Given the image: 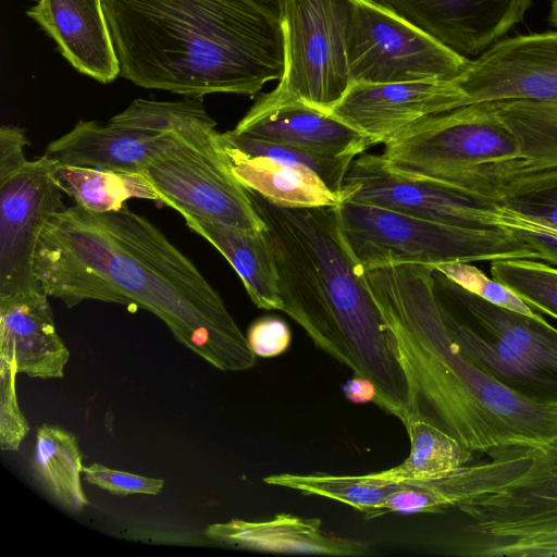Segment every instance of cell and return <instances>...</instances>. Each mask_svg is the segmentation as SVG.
<instances>
[{
  "label": "cell",
  "instance_id": "cell-37",
  "mask_svg": "<svg viewBox=\"0 0 557 557\" xmlns=\"http://www.w3.org/2000/svg\"><path fill=\"white\" fill-rule=\"evenodd\" d=\"M502 213L504 230L529 245L539 253L540 260L557 265V228L504 210Z\"/></svg>",
  "mask_w": 557,
  "mask_h": 557
},
{
  "label": "cell",
  "instance_id": "cell-38",
  "mask_svg": "<svg viewBox=\"0 0 557 557\" xmlns=\"http://www.w3.org/2000/svg\"><path fill=\"white\" fill-rule=\"evenodd\" d=\"M246 338L256 357L273 358L289 348L292 331L284 320L267 315L250 324Z\"/></svg>",
  "mask_w": 557,
  "mask_h": 557
},
{
  "label": "cell",
  "instance_id": "cell-3",
  "mask_svg": "<svg viewBox=\"0 0 557 557\" xmlns=\"http://www.w3.org/2000/svg\"><path fill=\"white\" fill-rule=\"evenodd\" d=\"M364 273L416 384L421 418L490 458L557 453V406L517 395L459 352L440 311L432 268L406 264Z\"/></svg>",
  "mask_w": 557,
  "mask_h": 557
},
{
  "label": "cell",
  "instance_id": "cell-15",
  "mask_svg": "<svg viewBox=\"0 0 557 557\" xmlns=\"http://www.w3.org/2000/svg\"><path fill=\"white\" fill-rule=\"evenodd\" d=\"M457 507L471 521L462 528L455 555L487 541L557 531V453L524 480Z\"/></svg>",
  "mask_w": 557,
  "mask_h": 557
},
{
  "label": "cell",
  "instance_id": "cell-27",
  "mask_svg": "<svg viewBox=\"0 0 557 557\" xmlns=\"http://www.w3.org/2000/svg\"><path fill=\"white\" fill-rule=\"evenodd\" d=\"M109 124L174 134L201 149H214L216 122L207 113L202 97L176 101L135 99Z\"/></svg>",
  "mask_w": 557,
  "mask_h": 557
},
{
  "label": "cell",
  "instance_id": "cell-2",
  "mask_svg": "<svg viewBox=\"0 0 557 557\" xmlns=\"http://www.w3.org/2000/svg\"><path fill=\"white\" fill-rule=\"evenodd\" d=\"M248 191L265 223L282 311L318 348L371 381L382 410L405 428L421 418L416 384L342 232L337 206L282 208Z\"/></svg>",
  "mask_w": 557,
  "mask_h": 557
},
{
  "label": "cell",
  "instance_id": "cell-17",
  "mask_svg": "<svg viewBox=\"0 0 557 557\" xmlns=\"http://www.w3.org/2000/svg\"><path fill=\"white\" fill-rule=\"evenodd\" d=\"M331 158H351L372 147L362 134L302 101L260 97L233 129Z\"/></svg>",
  "mask_w": 557,
  "mask_h": 557
},
{
  "label": "cell",
  "instance_id": "cell-24",
  "mask_svg": "<svg viewBox=\"0 0 557 557\" xmlns=\"http://www.w3.org/2000/svg\"><path fill=\"white\" fill-rule=\"evenodd\" d=\"M215 141L234 177L246 188L282 208L336 207L342 198L317 174L249 156L224 140Z\"/></svg>",
  "mask_w": 557,
  "mask_h": 557
},
{
  "label": "cell",
  "instance_id": "cell-5",
  "mask_svg": "<svg viewBox=\"0 0 557 557\" xmlns=\"http://www.w3.org/2000/svg\"><path fill=\"white\" fill-rule=\"evenodd\" d=\"M433 276L444 324L459 352L517 395L557 406V327L541 315L494 305L435 269Z\"/></svg>",
  "mask_w": 557,
  "mask_h": 557
},
{
  "label": "cell",
  "instance_id": "cell-12",
  "mask_svg": "<svg viewBox=\"0 0 557 557\" xmlns=\"http://www.w3.org/2000/svg\"><path fill=\"white\" fill-rule=\"evenodd\" d=\"M47 156L0 180V296L42 289L35 275L39 236L63 210V190Z\"/></svg>",
  "mask_w": 557,
  "mask_h": 557
},
{
  "label": "cell",
  "instance_id": "cell-41",
  "mask_svg": "<svg viewBox=\"0 0 557 557\" xmlns=\"http://www.w3.org/2000/svg\"><path fill=\"white\" fill-rule=\"evenodd\" d=\"M275 17H280L281 2L282 0H251Z\"/></svg>",
  "mask_w": 557,
  "mask_h": 557
},
{
  "label": "cell",
  "instance_id": "cell-28",
  "mask_svg": "<svg viewBox=\"0 0 557 557\" xmlns=\"http://www.w3.org/2000/svg\"><path fill=\"white\" fill-rule=\"evenodd\" d=\"M54 176L63 193L76 206L95 212L117 211L131 198L159 201L143 173L63 165L55 162Z\"/></svg>",
  "mask_w": 557,
  "mask_h": 557
},
{
  "label": "cell",
  "instance_id": "cell-34",
  "mask_svg": "<svg viewBox=\"0 0 557 557\" xmlns=\"http://www.w3.org/2000/svg\"><path fill=\"white\" fill-rule=\"evenodd\" d=\"M15 360L0 358V447L16 451L29 432L28 422L22 412L16 395Z\"/></svg>",
  "mask_w": 557,
  "mask_h": 557
},
{
  "label": "cell",
  "instance_id": "cell-20",
  "mask_svg": "<svg viewBox=\"0 0 557 557\" xmlns=\"http://www.w3.org/2000/svg\"><path fill=\"white\" fill-rule=\"evenodd\" d=\"M26 13L79 73L102 84L120 75L102 0H38Z\"/></svg>",
  "mask_w": 557,
  "mask_h": 557
},
{
  "label": "cell",
  "instance_id": "cell-14",
  "mask_svg": "<svg viewBox=\"0 0 557 557\" xmlns=\"http://www.w3.org/2000/svg\"><path fill=\"white\" fill-rule=\"evenodd\" d=\"M463 106L455 78L354 84L329 114L367 137L386 144L417 122Z\"/></svg>",
  "mask_w": 557,
  "mask_h": 557
},
{
  "label": "cell",
  "instance_id": "cell-39",
  "mask_svg": "<svg viewBox=\"0 0 557 557\" xmlns=\"http://www.w3.org/2000/svg\"><path fill=\"white\" fill-rule=\"evenodd\" d=\"M28 140L23 128L0 127V180L20 170L28 160L25 148Z\"/></svg>",
  "mask_w": 557,
  "mask_h": 557
},
{
  "label": "cell",
  "instance_id": "cell-25",
  "mask_svg": "<svg viewBox=\"0 0 557 557\" xmlns=\"http://www.w3.org/2000/svg\"><path fill=\"white\" fill-rule=\"evenodd\" d=\"M180 214L194 233L224 256L258 308L282 311L276 268L264 231L249 232L208 222L186 212Z\"/></svg>",
  "mask_w": 557,
  "mask_h": 557
},
{
  "label": "cell",
  "instance_id": "cell-33",
  "mask_svg": "<svg viewBox=\"0 0 557 557\" xmlns=\"http://www.w3.org/2000/svg\"><path fill=\"white\" fill-rule=\"evenodd\" d=\"M436 271L462 288L499 307L529 317H540L524 300L510 288L487 277L476 267L468 262H453L434 267Z\"/></svg>",
  "mask_w": 557,
  "mask_h": 557
},
{
  "label": "cell",
  "instance_id": "cell-16",
  "mask_svg": "<svg viewBox=\"0 0 557 557\" xmlns=\"http://www.w3.org/2000/svg\"><path fill=\"white\" fill-rule=\"evenodd\" d=\"M467 57L483 53L521 22L532 0H379Z\"/></svg>",
  "mask_w": 557,
  "mask_h": 557
},
{
  "label": "cell",
  "instance_id": "cell-4",
  "mask_svg": "<svg viewBox=\"0 0 557 557\" xmlns=\"http://www.w3.org/2000/svg\"><path fill=\"white\" fill-rule=\"evenodd\" d=\"M120 65L133 84L185 97L253 96L280 81L277 17L251 0H102Z\"/></svg>",
  "mask_w": 557,
  "mask_h": 557
},
{
  "label": "cell",
  "instance_id": "cell-35",
  "mask_svg": "<svg viewBox=\"0 0 557 557\" xmlns=\"http://www.w3.org/2000/svg\"><path fill=\"white\" fill-rule=\"evenodd\" d=\"M461 556L557 557V531L483 542L468 548Z\"/></svg>",
  "mask_w": 557,
  "mask_h": 557
},
{
  "label": "cell",
  "instance_id": "cell-26",
  "mask_svg": "<svg viewBox=\"0 0 557 557\" xmlns=\"http://www.w3.org/2000/svg\"><path fill=\"white\" fill-rule=\"evenodd\" d=\"M32 466L37 480L62 508L78 513L89 505L81 481L83 454L73 433L59 425H40Z\"/></svg>",
  "mask_w": 557,
  "mask_h": 557
},
{
  "label": "cell",
  "instance_id": "cell-21",
  "mask_svg": "<svg viewBox=\"0 0 557 557\" xmlns=\"http://www.w3.org/2000/svg\"><path fill=\"white\" fill-rule=\"evenodd\" d=\"M0 358L15 360L18 373L29 377L64 376L70 351L44 289L0 296Z\"/></svg>",
  "mask_w": 557,
  "mask_h": 557
},
{
  "label": "cell",
  "instance_id": "cell-6",
  "mask_svg": "<svg viewBox=\"0 0 557 557\" xmlns=\"http://www.w3.org/2000/svg\"><path fill=\"white\" fill-rule=\"evenodd\" d=\"M337 212L346 242L364 270L540 259L529 245L504 228L461 227L345 201L337 206Z\"/></svg>",
  "mask_w": 557,
  "mask_h": 557
},
{
  "label": "cell",
  "instance_id": "cell-7",
  "mask_svg": "<svg viewBox=\"0 0 557 557\" xmlns=\"http://www.w3.org/2000/svg\"><path fill=\"white\" fill-rule=\"evenodd\" d=\"M521 132L495 102H476L428 116L394 136L382 156L432 176L528 159Z\"/></svg>",
  "mask_w": 557,
  "mask_h": 557
},
{
  "label": "cell",
  "instance_id": "cell-42",
  "mask_svg": "<svg viewBox=\"0 0 557 557\" xmlns=\"http://www.w3.org/2000/svg\"><path fill=\"white\" fill-rule=\"evenodd\" d=\"M549 22L557 27V0H550Z\"/></svg>",
  "mask_w": 557,
  "mask_h": 557
},
{
  "label": "cell",
  "instance_id": "cell-36",
  "mask_svg": "<svg viewBox=\"0 0 557 557\" xmlns=\"http://www.w3.org/2000/svg\"><path fill=\"white\" fill-rule=\"evenodd\" d=\"M83 474L89 484L120 496L158 495L164 486V481L161 479L111 469L97 462L84 467Z\"/></svg>",
  "mask_w": 557,
  "mask_h": 557
},
{
  "label": "cell",
  "instance_id": "cell-10",
  "mask_svg": "<svg viewBox=\"0 0 557 557\" xmlns=\"http://www.w3.org/2000/svg\"><path fill=\"white\" fill-rule=\"evenodd\" d=\"M341 198L461 227L503 228L502 210L492 199L449 180L398 168L382 154L363 152L354 159Z\"/></svg>",
  "mask_w": 557,
  "mask_h": 557
},
{
  "label": "cell",
  "instance_id": "cell-18",
  "mask_svg": "<svg viewBox=\"0 0 557 557\" xmlns=\"http://www.w3.org/2000/svg\"><path fill=\"white\" fill-rule=\"evenodd\" d=\"M547 456L536 451L508 454L467 465L438 479L403 482L384 502L382 515L444 512L466 500L524 480Z\"/></svg>",
  "mask_w": 557,
  "mask_h": 557
},
{
  "label": "cell",
  "instance_id": "cell-30",
  "mask_svg": "<svg viewBox=\"0 0 557 557\" xmlns=\"http://www.w3.org/2000/svg\"><path fill=\"white\" fill-rule=\"evenodd\" d=\"M263 482L339 502L360 511L366 519L382 516L384 502L401 484L380 478L375 472L362 475L278 473L264 476Z\"/></svg>",
  "mask_w": 557,
  "mask_h": 557
},
{
  "label": "cell",
  "instance_id": "cell-22",
  "mask_svg": "<svg viewBox=\"0 0 557 557\" xmlns=\"http://www.w3.org/2000/svg\"><path fill=\"white\" fill-rule=\"evenodd\" d=\"M206 535L224 546L273 554L363 556L369 547L358 541L333 535L319 518L281 512L268 520L232 519L207 527Z\"/></svg>",
  "mask_w": 557,
  "mask_h": 557
},
{
  "label": "cell",
  "instance_id": "cell-8",
  "mask_svg": "<svg viewBox=\"0 0 557 557\" xmlns=\"http://www.w3.org/2000/svg\"><path fill=\"white\" fill-rule=\"evenodd\" d=\"M351 0H282L284 67L270 101L298 100L329 113L351 86L347 35Z\"/></svg>",
  "mask_w": 557,
  "mask_h": 557
},
{
  "label": "cell",
  "instance_id": "cell-31",
  "mask_svg": "<svg viewBox=\"0 0 557 557\" xmlns=\"http://www.w3.org/2000/svg\"><path fill=\"white\" fill-rule=\"evenodd\" d=\"M220 135L249 156L264 157L276 163L317 174L339 196L344 178L354 161L351 158H331L311 153L288 145L239 134L233 129Z\"/></svg>",
  "mask_w": 557,
  "mask_h": 557
},
{
  "label": "cell",
  "instance_id": "cell-32",
  "mask_svg": "<svg viewBox=\"0 0 557 557\" xmlns=\"http://www.w3.org/2000/svg\"><path fill=\"white\" fill-rule=\"evenodd\" d=\"M491 274L533 310L557 319V267L534 259L497 260L491 263Z\"/></svg>",
  "mask_w": 557,
  "mask_h": 557
},
{
  "label": "cell",
  "instance_id": "cell-29",
  "mask_svg": "<svg viewBox=\"0 0 557 557\" xmlns=\"http://www.w3.org/2000/svg\"><path fill=\"white\" fill-rule=\"evenodd\" d=\"M406 430L410 440L409 456L393 468L375 472L380 478L397 483L430 481L473 460L471 450L424 418L412 420Z\"/></svg>",
  "mask_w": 557,
  "mask_h": 557
},
{
  "label": "cell",
  "instance_id": "cell-11",
  "mask_svg": "<svg viewBox=\"0 0 557 557\" xmlns=\"http://www.w3.org/2000/svg\"><path fill=\"white\" fill-rule=\"evenodd\" d=\"M143 174L158 202L178 213L249 232L265 230L248 189L231 173L218 144L214 149L184 144L149 163Z\"/></svg>",
  "mask_w": 557,
  "mask_h": 557
},
{
  "label": "cell",
  "instance_id": "cell-13",
  "mask_svg": "<svg viewBox=\"0 0 557 557\" xmlns=\"http://www.w3.org/2000/svg\"><path fill=\"white\" fill-rule=\"evenodd\" d=\"M463 106L532 100L557 106V32L495 42L455 78Z\"/></svg>",
  "mask_w": 557,
  "mask_h": 557
},
{
  "label": "cell",
  "instance_id": "cell-40",
  "mask_svg": "<svg viewBox=\"0 0 557 557\" xmlns=\"http://www.w3.org/2000/svg\"><path fill=\"white\" fill-rule=\"evenodd\" d=\"M344 396L355 403H375L376 388L371 381L363 376L355 375L343 386Z\"/></svg>",
  "mask_w": 557,
  "mask_h": 557
},
{
  "label": "cell",
  "instance_id": "cell-9",
  "mask_svg": "<svg viewBox=\"0 0 557 557\" xmlns=\"http://www.w3.org/2000/svg\"><path fill=\"white\" fill-rule=\"evenodd\" d=\"M347 62L351 85L451 81L470 63L375 0H351Z\"/></svg>",
  "mask_w": 557,
  "mask_h": 557
},
{
  "label": "cell",
  "instance_id": "cell-1",
  "mask_svg": "<svg viewBox=\"0 0 557 557\" xmlns=\"http://www.w3.org/2000/svg\"><path fill=\"white\" fill-rule=\"evenodd\" d=\"M35 275L72 308L84 300L137 306L210 366L238 372L257 361L224 300L154 224L131 211L65 207L46 223Z\"/></svg>",
  "mask_w": 557,
  "mask_h": 557
},
{
  "label": "cell",
  "instance_id": "cell-19",
  "mask_svg": "<svg viewBox=\"0 0 557 557\" xmlns=\"http://www.w3.org/2000/svg\"><path fill=\"white\" fill-rule=\"evenodd\" d=\"M184 144L189 143L174 134L82 120L49 143L45 156L63 165L143 173L149 163Z\"/></svg>",
  "mask_w": 557,
  "mask_h": 557
},
{
  "label": "cell",
  "instance_id": "cell-23",
  "mask_svg": "<svg viewBox=\"0 0 557 557\" xmlns=\"http://www.w3.org/2000/svg\"><path fill=\"white\" fill-rule=\"evenodd\" d=\"M463 187L502 210L557 228V159H518L462 172Z\"/></svg>",
  "mask_w": 557,
  "mask_h": 557
}]
</instances>
